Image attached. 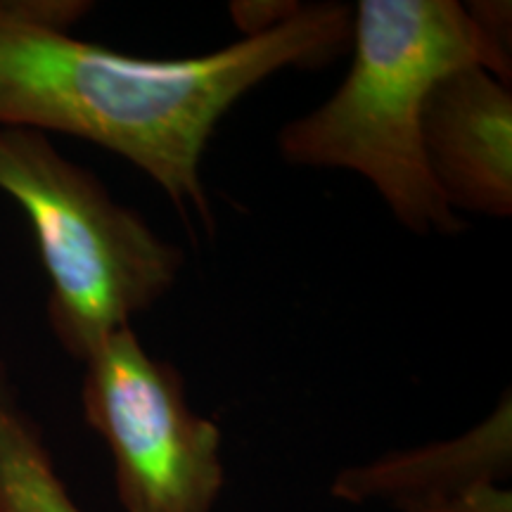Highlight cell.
Listing matches in <instances>:
<instances>
[{"mask_svg": "<svg viewBox=\"0 0 512 512\" xmlns=\"http://www.w3.org/2000/svg\"><path fill=\"white\" fill-rule=\"evenodd\" d=\"M354 10L304 5L283 27L214 53L150 60L74 38L0 0V128L64 133L124 157L188 221L214 233L202 159L219 121L285 69H320L351 48Z\"/></svg>", "mask_w": 512, "mask_h": 512, "instance_id": "obj_1", "label": "cell"}, {"mask_svg": "<svg viewBox=\"0 0 512 512\" xmlns=\"http://www.w3.org/2000/svg\"><path fill=\"white\" fill-rule=\"evenodd\" d=\"M354 60L323 105L278 133L287 164L363 176L403 228L463 233L427 171L420 119L427 93L453 69L482 64L503 83L512 72L491 53L456 0H361L351 24Z\"/></svg>", "mask_w": 512, "mask_h": 512, "instance_id": "obj_2", "label": "cell"}, {"mask_svg": "<svg viewBox=\"0 0 512 512\" xmlns=\"http://www.w3.org/2000/svg\"><path fill=\"white\" fill-rule=\"evenodd\" d=\"M0 190L34 228L50 280L48 323L86 361L114 330L174 290L183 249L119 204L93 171L31 128H0Z\"/></svg>", "mask_w": 512, "mask_h": 512, "instance_id": "obj_3", "label": "cell"}, {"mask_svg": "<svg viewBox=\"0 0 512 512\" xmlns=\"http://www.w3.org/2000/svg\"><path fill=\"white\" fill-rule=\"evenodd\" d=\"M83 363V420L110 448L124 512H214L226 484L223 434L192 411L183 375L131 325Z\"/></svg>", "mask_w": 512, "mask_h": 512, "instance_id": "obj_4", "label": "cell"}, {"mask_svg": "<svg viewBox=\"0 0 512 512\" xmlns=\"http://www.w3.org/2000/svg\"><path fill=\"white\" fill-rule=\"evenodd\" d=\"M427 171L453 211L512 216V91L482 64L453 69L427 93L420 119Z\"/></svg>", "mask_w": 512, "mask_h": 512, "instance_id": "obj_5", "label": "cell"}, {"mask_svg": "<svg viewBox=\"0 0 512 512\" xmlns=\"http://www.w3.org/2000/svg\"><path fill=\"white\" fill-rule=\"evenodd\" d=\"M512 472V394L505 389L496 408L453 439L384 453L373 463L337 472L330 494L344 503H387L415 512L479 484H505Z\"/></svg>", "mask_w": 512, "mask_h": 512, "instance_id": "obj_6", "label": "cell"}, {"mask_svg": "<svg viewBox=\"0 0 512 512\" xmlns=\"http://www.w3.org/2000/svg\"><path fill=\"white\" fill-rule=\"evenodd\" d=\"M0 512H83L15 396L0 403Z\"/></svg>", "mask_w": 512, "mask_h": 512, "instance_id": "obj_7", "label": "cell"}, {"mask_svg": "<svg viewBox=\"0 0 512 512\" xmlns=\"http://www.w3.org/2000/svg\"><path fill=\"white\" fill-rule=\"evenodd\" d=\"M463 8L496 60L512 72V5L508 0H472Z\"/></svg>", "mask_w": 512, "mask_h": 512, "instance_id": "obj_8", "label": "cell"}, {"mask_svg": "<svg viewBox=\"0 0 512 512\" xmlns=\"http://www.w3.org/2000/svg\"><path fill=\"white\" fill-rule=\"evenodd\" d=\"M302 8V3H290V0H240L230 3V15L242 31V38H249L283 27Z\"/></svg>", "mask_w": 512, "mask_h": 512, "instance_id": "obj_9", "label": "cell"}, {"mask_svg": "<svg viewBox=\"0 0 512 512\" xmlns=\"http://www.w3.org/2000/svg\"><path fill=\"white\" fill-rule=\"evenodd\" d=\"M415 512H512V491L498 482L479 484Z\"/></svg>", "mask_w": 512, "mask_h": 512, "instance_id": "obj_10", "label": "cell"}, {"mask_svg": "<svg viewBox=\"0 0 512 512\" xmlns=\"http://www.w3.org/2000/svg\"><path fill=\"white\" fill-rule=\"evenodd\" d=\"M10 396H12V392H10V387H8V380H5L3 368H0V401L10 399Z\"/></svg>", "mask_w": 512, "mask_h": 512, "instance_id": "obj_11", "label": "cell"}]
</instances>
